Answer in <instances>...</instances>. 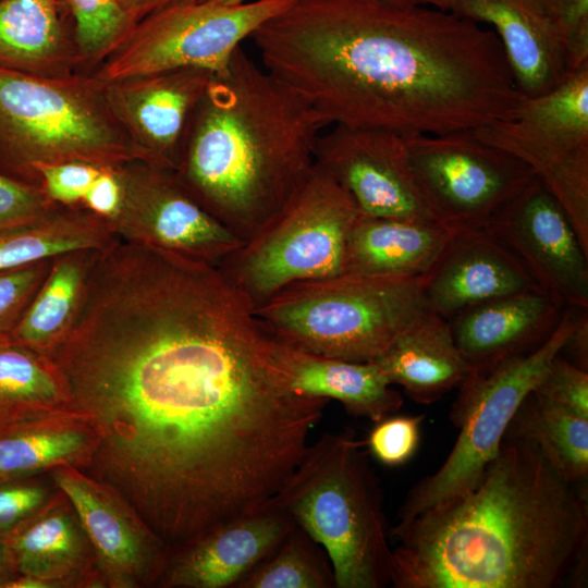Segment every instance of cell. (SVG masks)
Wrapping results in <instances>:
<instances>
[{"instance_id": "cell-1", "label": "cell", "mask_w": 588, "mask_h": 588, "mask_svg": "<svg viewBox=\"0 0 588 588\" xmlns=\"http://www.w3.org/2000/svg\"><path fill=\"white\" fill-rule=\"evenodd\" d=\"M62 384L151 531L180 546L266 505L329 403L291 388L238 295L196 283L121 302Z\"/></svg>"}, {"instance_id": "cell-2", "label": "cell", "mask_w": 588, "mask_h": 588, "mask_svg": "<svg viewBox=\"0 0 588 588\" xmlns=\"http://www.w3.org/2000/svg\"><path fill=\"white\" fill-rule=\"evenodd\" d=\"M250 39L262 66L327 125L475 130L522 97L495 33L433 7L295 0Z\"/></svg>"}, {"instance_id": "cell-3", "label": "cell", "mask_w": 588, "mask_h": 588, "mask_svg": "<svg viewBox=\"0 0 588 588\" xmlns=\"http://www.w3.org/2000/svg\"><path fill=\"white\" fill-rule=\"evenodd\" d=\"M579 482L537 445L505 433L470 490L390 529L395 588H556L584 571Z\"/></svg>"}, {"instance_id": "cell-4", "label": "cell", "mask_w": 588, "mask_h": 588, "mask_svg": "<svg viewBox=\"0 0 588 588\" xmlns=\"http://www.w3.org/2000/svg\"><path fill=\"white\" fill-rule=\"evenodd\" d=\"M324 120L238 47L211 74L174 175L242 243L296 195L315 168Z\"/></svg>"}, {"instance_id": "cell-5", "label": "cell", "mask_w": 588, "mask_h": 588, "mask_svg": "<svg viewBox=\"0 0 588 588\" xmlns=\"http://www.w3.org/2000/svg\"><path fill=\"white\" fill-rule=\"evenodd\" d=\"M267 504L323 548L335 587L391 585L393 551L382 493L365 442L353 431L327 432L308 444Z\"/></svg>"}, {"instance_id": "cell-6", "label": "cell", "mask_w": 588, "mask_h": 588, "mask_svg": "<svg viewBox=\"0 0 588 588\" xmlns=\"http://www.w3.org/2000/svg\"><path fill=\"white\" fill-rule=\"evenodd\" d=\"M68 161L154 164L113 113L105 87L0 66V172L38 185L37 166Z\"/></svg>"}, {"instance_id": "cell-7", "label": "cell", "mask_w": 588, "mask_h": 588, "mask_svg": "<svg viewBox=\"0 0 588 588\" xmlns=\"http://www.w3.org/2000/svg\"><path fill=\"white\" fill-rule=\"evenodd\" d=\"M430 313L422 278L351 272L292 284L254 309L272 340L359 363Z\"/></svg>"}, {"instance_id": "cell-8", "label": "cell", "mask_w": 588, "mask_h": 588, "mask_svg": "<svg viewBox=\"0 0 588 588\" xmlns=\"http://www.w3.org/2000/svg\"><path fill=\"white\" fill-rule=\"evenodd\" d=\"M359 213L315 164L289 204L216 266L254 310L292 284L344 273L347 238Z\"/></svg>"}, {"instance_id": "cell-9", "label": "cell", "mask_w": 588, "mask_h": 588, "mask_svg": "<svg viewBox=\"0 0 588 588\" xmlns=\"http://www.w3.org/2000/svg\"><path fill=\"white\" fill-rule=\"evenodd\" d=\"M578 309L565 307L558 328L539 347L487 371H471L458 385L451 411V420L460 430L455 444L438 470L409 490L397 523L474 488L497 456L518 407L560 354Z\"/></svg>"}, {"instance_id": "cell-10", "label": "cell", "mask_w": 588, "mask_h": 588, "mask_svg": "<svg viewBox=\"0 0 588 588\" xmlns=\"http://www.w3.org/2000/svg\"><path fill=\"white\" fill-rule=\"evenodd\" d=\"M474 133L532 170L563 206L588 253V62L552 91L522 95L507 117Z\"/></svg>"}, {"instance_id": "cell-11", "label": "cell", "mask_w": 588, "mask_h": 588, "mask_svg": "<svg viewBox=\"0 0 588 588\" xmlns=\"http://www.w3.org/2000/svg\"><path fill=\"white\" fill-rule=\"evenodd\" d=\"M295 0L176 5L137 22L100 72L106 84L198 69L222 72L242 41Z\"/></svg>"}, {"instance_id": "cell-12", "label": "cell", "mask_w": 588, "mask_h": 588, "mask_svg": "<svg viewBox=\"0 0 588 588\" xmlns=\"http://www.w3.org/2000/svg\"><path fill=\"white\" fill-rule=\"evenodd\" d=\"M404 137L429 212L451 231L485 229L536 177L523 161L479 140L474 130Z\"/></svg>"}, {"instance_id": "cell-13", "label": "cell", "mask_w": 588, "mask_h": 588, "mask_svg": "<svg viewBox=\"0 0 588 588\" xmlns=\"http://www.w3.org/2000/svg\"><path fill=\"white\" fill-rule=\"evenodd\" d=\"M132 163L117 168L122 201L109 222L120 238L213 265L242 244L186 192L172 170Z\"/></svg>"}, {"instance_id": "cell-14", "label": "cell", "mask_w": 588, "mask_h": 588, "mask_svg": "<svg viewBox=\"0 0 588 588\" xmlns=\"http://www.w3.org/2000/svg\"><path fill=\"white\" fill-rule=\"evenodd\" d=\"M485 229L552 301L588 309V253L563 206L537 176Z\"/></svg>"}, {"instance_id": "cell-15", "label": "cell", "mask_w": 588, "mask_h": 588, "mask_svg": "<svg viewBox=\"0 0 588 588\" xmlns=\"http://www.w3.org/2000/svg\"><path fill=\"white\" fill-rule=\"evenodd\" d=\"M314 158L362 213L436 222L417 187L403 135L385 128L333 125L318 136Z\"/></svg>"}, {"instance_id": "cell-16", "label": "cell", "mask_w": 588, "mask_h": 588, "mask_svg": "<svg viewBox=\"0 0 588 588\" xmlns=\"http://www.w3.org/2000/svg\"><path fill=\"white\" fill-rule=\"evenodd\" d=\"M448 11L492 26L523 96L552 91L575 72L556 0H449Z\"/></svg>"}, {"instance_id": "cell-17", "label": "cell", "mask_w": 588, "mask_h": 588, "mask_svg": "<svg viewBox=\"0 0 588 588\" xmlns=\"http://www.w3.org/2000/svg\"><path fill=\"white\" fill-rule=\"evenodd\" d=\"M211 73L182 69L107 84L108 102L154 166L174 170Z\"/></svg>"}, {"instance_id": "cell-18", "label": "cell", "mask_w": 588, "mask_h": 588, "mask_svg": "<svg viewBox=\"0 0 588 588\" xmlns=\"http://www.w3.org/2000/svg\"><path fill=\"white\" fill-rule=\"evenodd\" d=\"M422 281L431 310L445 320L492 299L540 290L486 229L453 231Z\"/></svg>"}, {"instance_id": "cell-19", "label": "cell", "mask_w": 588, "mask_h": 588, "mask_svg": "<svg viewBox=\"0 0 588 588\" xmlns=\"http://www.w3.org/2000/svg\"><path fill=\"white\" fill-rule=\"evenodd\" d=\"M295 524L282 511L264 505L184 544L166 583L194 588H235L283 540Z\"/></svg>"}, {"instance_id": "cell-20", "label": "cell", "mask_w": 588, "mask_h": 588, "mask_svg": "<svg viewBox=\"0 0 588 588\" xmlns=\"http://www.w3.org/2000/svg\"><path fill=\"white\" fill-rule=\"evenodd\" d=\"M564 308L540 290L492 299L448 320L455 345L473 371L483 372L543 344Z\"/></svg>"}, {"instance_id": "cell-21", "label": "cell", "mask_w": 588, "mask_h": 588, "mask_svg": "<svg viewBox=\"0 0 588 588\" xmlns=\"http://www.w3.org/2000/svg\"><path fill=\"white\" fill-rule=\"evenodd\" d=\"M271 350L291 388L298 394L336 400L350 415L372 422L396 414L403 404L401 394L371 362L318 355L272 339Z\"/></svg>"}, {"instance_id": "cell-22", "label": "cell", "mask_w": 588, "mask_h": 588, "mask_svg": "<svg viewBox=\"0 0 588 588\" xmlns=\"http://www.w3.org/2000/svg\"><path fill=\"white\" fill-rule=\"evenodd\" d=\"M388 382L417 403L430 404L473 371L454 343L449 321L430 313L371 360Z\"/></svg>"}, {"instance_id": "cell-23", "label": "cell", "mask_w": 588, "mask_h": 588, "mask_svg": "<svg viewBox=\"0 0 588 588\" xmlns=\"http://www.w3.org/2000/svg\"><path fill=\"white\" fill-rule=\"evenodd\" d=\"M437 222L359 213L350 232L345 272L422 278L452 235Z\"/></svg>"}, {"instance_id": "cell-24", "label": "cell", "mask_w": 588, "mask_h": 588, "mask_svg": "<svg viewBox=\"0 0 588 588\" xmlns=\"http://www.w3.org/2000/svg\"><path fill=\"white\" fill-rule=\"evenodd\" d=\"M117 238L109 220L59 206L37 220L0 229V271L77 249H102Z\"/></svg>"}, {"instance_id": "cell-25", "label": "cell", "mask_w": 588, "mask_h": 588, "mask_svg": "<svg viewBox=\"0 0 588 588\" xmlns=\"http://www.w3.org/2000/svg\"><path fill=\"white\" fill-rule=\"evenodd\" d=\"M99 250L77 249L56 256L47 277L8 338L44 355L60 342L74 321Z\"/></svg>"}, {"instance_id": "cell-26", "label": "cell", "mask_w": 588, "mask_h": 588, "mask_svg": "<svg viewBox=\"0 0 588 588\" xmlns=\"http://www.w3.org/2000/svg\"><path fill=\"white\" fill-rule=\"evenodd\" d=\"M64 0H0V66L47 75L64 60Z\"/></svg>"}, {"instance_id": "cell-27", "label": "cell", "mask_w": 588, "mask_h": 588, "mask_svg": "<svg viewBox=\"0 0 588 588\" xmlns=\"http://www.w3.org/2000/svg\"><path fill=\"white\" fill-rule=\"evenodd\" d=\"M507 434L539 448L567 480L584 482L588 475V418L555 405L534 391L518 407Z\"/></svg>"}, {"instance_id": "cell-28", "label": "cell", "mask_w": 588, "mask_h": 588, "mask_svg": "<svg viewBox=\"0 0 588 588\" xmlns=\"http://www.w3.org/2000/svg\"><path fill=\"white\" fill-rule=\"evenodd\" d=\"M54 478L102 561L123 576L143 573L149 551L117 509L83 479L66 473Z\"/></svg>"}, {"instance_id": "cell-29", "label": "cell", "mask_w": 588, "mask_h": 588, "mask_svg": "<svg viewBox=\"0 0 588 588\" xmlns=\"http://www.w3.org/2000/svg\"><path fill=\"white\" fill-rule=\"evenodd\" d=\"M64 400L59 377L42 353L0 339V429L26 424Z\"/></svg>"}, {"instance_id": "cell-30", "label": "cell", "mask_w": 588, "mask_h": 588, "mask_svg": "<svg viewBox=\"0 0 588 588\" xmlns=\"http://www.w3.org/2000/svg\"><path fill=\"white\" fill-rule=\"evenodd\" d=\"M331 562L306 531L294 525L283 540L235 588H333Z\"/></svg>"}, {"instance_id": "cell-31", "label": "cell", "mask_w": 588, "mask_h": 588, "mask_svg": "<svg viewBox=\"0 0 588 588\" xmlns=\"http://www.w3.org/2000/svg\"><path fill=\"white\" fill-rule=\"evenodd\" d=\"M16 571L46 579L76 558L78 535L64 514L42 516L7 538Z\"/></svg>"}, {"instance_id": "cell-32", "label": "cell", "mask_w": 588, "mask_h": 588, "mask_svg": "<svg viewBox=\"0 0 588 588\" xmlns=\"http://www.w3.org/2000/svg\"><path fill=\"white\" fill-rule=\"evenodd\" d=\"M86 444L75 430H46L26 424L0 429V478H20L69 460Z\"/></svg>"}, {"instance_id": "cell-33", "label": "cell", "mask_w": 588, "mask_h": 588, "mask_svg": "<svg viewBox=\"0 0 588 588\" xmlns=\"http://www.w3.org/2000/svg\"><path fill=\"white\" fill-rule=\"evenodd\" d=\"M72 17L74 40L81 56L98 59L113 52L134 23L117 0H64Z\"/></svg>"}, {"instance_id": "cell-34", "label": "cell", "mask_w": 588, "mask_h": 588, "mask_svg": "<svg viewBox=\"0 0 588 588\" xmlns=\"http://www.w3.org/2000/svg\"><path fill=\"white\" fill-rule=\"evenodd\" d=\"M424 415H389L373 422L364 441L367 452L389 467L408 462L415 454L420 440Z\"/></svg>"}, {"instance_id": "cell-35", "label": "cell", "mask_w": 588, "mask_h": 588, "mask_svg": "<svg viewBox=\"0 0 588 588\" xmlns=\"http://www.w3.org/2000/svg\"><path fill=\"white\" fill-rule=\"evenodd\" d=\"M53 258L0 271V339L8 338L22 318Z\"/></svg>"}, {"instance_id": "cell-36", "label": "cell", "mask_w": 588, "mask_h": 588, "mask_svg": "<svg viewBox=\"0 0 588 588\" xmlns=\"http://www.w3.org/2000/svg\"><path fill=\"white\" fill-rule=\"evenodd\" d=\"M534 392L588 418V371L575 366L561 354L554 357Z\"/></svg>"}, {"instance_id": "cell-37", "label": "cell", "mask_w": 588, "mask_h": 588, "mask_svg": "<svg viewBox=\"0 0 588 588\" xmlns=\"http://www.w3.org/2000/svg\"><path fill=\"white\" fill-rule=\"evenodd\" d=\"M102 169V167L81 161L40 164L35 168V177L37 184L52 201L73 207L82 203Z\"/></svg>"}, {"instance_id": "cell-38", "label": "cell", "mask_w": 588, "mask_h": 588, "mask_svg": "<svg viewBox=\"0 0 588 588\" xmlns=\"http://www.w3.org/2000/svg\"><path fill=\"white\" fill-rule=\"evenodd\" d=\"M59 206L39 185L0 172V229L37 220Z\"/></svg>"}, {"instance_id": "cell-39", "label": "cell", "mask_w": 588, "mask_h": 588, "mask_svg": "<svg viewBox=\"0 0 588 588\" xmlns=\"http://www.w3.org/2000/svg\"><path fill=\"white\" fill-rule=\"evenodd\" d=\"M46 498L39 486L0 478V538H8L34 514Z\"/></svg>"}, {"instance_id": "cell-40", "label": "cell", "mask_w": 588, "mask_h": 588, "mask_svg": "<svg viewBox=\"0 0 588 588\" xmlns=\"http://www.w3.org/2000/svg\"><path fill=\"white\" fill-rule=\"evenodd\" d=\"M122 201V185L117 168H103L86 192L83 208L111 220L119 211Z\"/></svg>"}, {"instance_id": "cell-41", "label": "cell", "mask_w": 588, "mask_h": 588, "mask_svg": "<svg viewBox=\"0 0 588 588\" xmlns=\"http://www.w3.org/2000/svg\"><path fill=\"white\" fill-rule=\"evenodd\" d=\"M575 366L588 371V309L579 308L575 323L561 350Z\"/></svg>"}, {"instance_id": "cell-42", "label": "cell", "mask_w": 588, "mask_h": 588, "mask_svg": "<svg viewBox=\"0 0 588 588\" xmlns=\"http://www.w3.org/2000/svg\"><path fill=\"white\" fill-rule=\"evenodd\" d=\"M209 0H117V3L125 15L136 24L144 17L158 12L160 10L184 5L200 3Z\"/></svg>"}, {"instance_id": "cell-43", "label": "cell", "mask_w": 588, "mask_h": 588, "mask_svg": "<svg viewBox=\"0 0 588 588\" xmlns=\"http://www.w3.org/2000/svg\"><path fill=\"white\" fill-rule=\"evenodd\" d=\"M16 569L12 551L7 538H0V587L13 577L12 571Z\"/></svg>"}, {"instance_id": "cell-44", "label": "cell", "mask_w": 588, "mask_h": 588, "mask_svg": "<svg viewBox=\"0 0 588 588\" xmlns=\"http://www.w3.org/2000/svg\"><path fill=\"white\" fill-rule=\"evenodd\" d=\"M3 588H47L48 583L39 577L22 574L12 577L1 585Z\"/></svg>"}, {"instance_id": "cell-45", "label": "cell", "mask_w": 588, "mask_h": 588, "mask_svg": "<svg viewBox=\"0 0 588 588\" xmlns=\"http://www.w3.org/2000/svg\"><path fill=\"white\" fill-rule=\"evenodd\" d=\"M396 7H433L448 11L449 0H381Z\"/></svg>"}, {"instance_id": "cell-46", "label": "cell", "mask_w": 588, "mask_h": 588, "mask_svg": "<svg viewBox=\"0 0 588 588\" xmlns=\"http://www.w3.org/2000/svg\"><path fill=\"white\" fill-rule=\"evenodd\" d=\"M209 1H215L221 4H240V3L247 2L249 0H209Z\"/></svg>"}]
</instances>
